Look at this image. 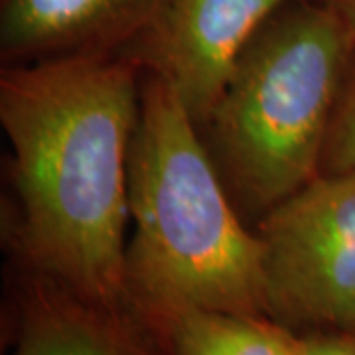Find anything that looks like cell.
Wrapping results in <instances>:
<instances>
[{"mask_svg":"<svg viewBox=\"0 0 355 355\" xmlns=\"http://www.w3.org/2000/svg\"><path fill=\"white\" fill-rule=\"evenodd\" d=\"M38 277L12 355H142L121 312L91 304Z\"/></svg>","mask_w":355,"mask_h":355,"instance_id":"52a82bcc","label":"cell"},{"mask_svg":"<svg viewBox=\"0 0 355 355\" xmlns=\"http://www.w3.org/2000/svg\"><path fill=\"white\" fill-rule=\"evenodd\" d=\"M128 211L127 298L150 324L186 310L266 316L259 235L235 207L188 111L144 73Z\"/></svg>","mask_w":355,"mask_h":355,"instance_id":"7a4b0ae2","label":"cell"},{"mask_svg":"<svg viewBox=\"0 0 355 355\" xmlns=\"http://www.w3.org/2000/svg\"><path fill=\"white\" fill-rule=\"evenodd\" d=\"M168 0H2L0 60L20 65L119 55L148 32Z\"/></svg>","mask_w":355,"mask_h":355,"instance_id":"8992f818","label":"cell"},{"mask_svg":"<svg viewBox=\"0 0 355 355\" xmlns=\"http://www.w3.org/2000/svg\"><path fill=\"white\" fill-rule=\"evenodd\" d=\"M140 89L142 73L121 55L0 71L18 203L8 241L36 275L113 312L128 304V156Z\"/></svg>","mask_w":355,"mask_h":355,"instance_id":"6da1fadb","label":"cell"},{"mask_svg":"<svg viewBox=\"0 0 355 355\" xmlns=\"http://www.w3.org/2000/svg\"><path fill=\"white\" fill-rule=\"evenodd\" d=\"M354 331H355V328H354Z\"/></svg>","mask_w":355,"mask_h":355,"instance_id":"7c38bea8","label":"cell"},{"mask_svg":"<svg viewBox=\"0 0 355 355\" xmlns=\"http://www.w3.org/2000/svg\"><path fill=\"white\" fill-rule=\"evenodd\" d=\"M320 2L336 12L355 44V0H320Z\"/></svg>","mask_w":355,"mask_h":355,"instance_id":"8fae6325","label":"cell"},{"mask_svg":"<svg viewBox=\"0 0 355 355\" xmlns=\"http://www.w3.org/2000/svg\"><path fill=\"white\" fill-rule=\"evenodd\" d=\"M172 355H296L298 334L268 316L186 310L158 326Z\"/></svg>","mask_w":355,"mask_h":355,"instance_id":"ba28073f","label":"cell"},{"mask_svg":"<svg viewBox=\"0 0 355 355\" xmlns=\"http://www.w3.org/2000/svg\"><path fill=\"white\" fill-rule=\"evenodd\" d=\"M296 355H355L354 330H320L298 336Z\"/></svg>","mask_w":355,"mask_h":355,"instance_id":"30bf717a","label":"cell"},{"mask_svg":"<svg viewBox=\"0 0 355 355\" xmlns=\"http://www.w3.org/2000/svg\"><path fill=\"white\" fill-rule=\"evenodd\" d=\"M291 0H168L148 32L121 58L160 79L202 127L227 85L243 48Z\"/></svg>","mask_w":355,"mask_h":355,"instance_id":"5b68a950","label":"cell"},{"mask_svg":"<svg viewBox=\"0 0 355 355\" xmlns=\"http://www.w3.org/2000/svg\"><path fill=\"white\" fill-rule=\"evenodd\" d=\"M355 44L320 0H291L243 48L200 127L235 207L257 223L322 174Z\"/></svg>","mask_w":355,"mask_h":355,"instance_id":"3957f363","label":"cell"},{"mask_svg":"<svg viewBox=\"0 0 355 355\" xmlns=\"http://www.w3.org/2000/svg\"><path fill=\"white\" fill-rule=\"evenodd\" d=\"M352 168H355V50L347 64L342 91L331 119L322 174H334Z\"/></svg>","mask_w":355,"mask_h":355,"instance_id":"9c48e42d","label":"cell"},{"mask_svg":"<svg viewBox=\"0 0 355 355\" xmlns=\"http://www.w3.org/2000/svg\"><path fill=\"white\" fill-rule=\"evenodd\" d=\"M266 316L292 331L355 328V168L320 174L253 225Z\"/></svg>","mask_w":355,"mask_h":355,"instance_id":"277c9868","label":"cell"}]
</instances>
